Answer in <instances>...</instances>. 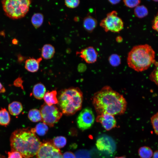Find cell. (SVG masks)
<instances>
[{"mask_svg": "<svg viewBox=\"0 0 158 158\" xmlns=\"http://www.w3.org/2000/svg\"><path fill=\"white\" fill-rule=\"evenodd\" d=\"M11 116L8 111L5 108L0 109V125L6 126L10 123Z\"/></svg>", "mask_w": 158, "mask_h": 158, "instance_id": "d6986e66", "label": "cell"}, {"mask_svg": "<svg viewBox=\"0 0 158 158\" xmlns=\"http://www.w3.org/2000/svg\"><path fill=\"white\" fill-rule=\"evenodd\" d=\"M36 155V158H62L59 149L48 142L42 143Z\"/></svg>", "mask_w": 158, "mask_h": 158, "instance_id": "ba28073f", "label": "cell"}, {"mask_svg": "<svg viewBox=\"0 0 158 158\" xmlns=\"http://www.w3.org/2000/svg\"><path fill=\"white\" fill-rule=\"evenodd\" d=\"M5 91V89L3 87L1 83L0 82V92H3Z\"/></svg>", "mask_w": 158, "mask_h": 158, "instance_id": "f35d334b", "label": "cell"}, {"mask_svg": "<svg viewBox=\"0 0 158 158\" xmlns=\"http://www.w3.org/2000/svg\"><path fill=\"white\" fill-rule=\"evenodd\" d=\"M108 1L112 4L115 5L119 3L120 0H108Z\"/></svg>", "mask_w": 158, "mask_h": 158, "instance_id": "d590c367", "label": "cell"}, {"mask_svg": "<svg viewBox=\"0 0 158 158\" xmlns=\"http://www.w3.org/2000/svg\"><path fill=\"white\" fill-rule=\"evenodd\" d=\"M42 59V58L41 57L37 59L30 58L27 59L25 63V68L30 72H36L39 69L40 63Z\"/></svg>", "mask_w": 158, "mask_h": 158, "instance_id": "4fadbf2b", "label": "cell"}, {"mask_svg": "<svg viewBox=\"0 0 158 158\" xmlns=\"http://www.w3.org/2000/svg\"><path fill=\"white\" fill-rule=\"evenodd\" d=\"M155 52L150 46L147 44L137 45L128 52L127 63L129 67L137 72H142L155 63Z\"/></svg>", "mask_w": 158, "mask_h": 158, "instance_id": "3957f363", "label": "cell"}, {"mask_svg": "<svg viewBox=\"0 0 158 158\" xmlns=\"http://www.w3.org/2000/svg\"><path fill=\"white\" fill-rule=\"evenodd\" d=\"M58 104L62 113L74 114L82 108L83 94L78 87H71L61 91L58 96Z\"/></svg>", "mask_w": 158, "mask_h": 158, "instance_id": "277c9868", "label": "cell"}, {"mask_svg": "<svg viewBox=\"0 0 158 158\" xmlns=\"http://www.w3.org/2000/svg\"><path fill=\"white\" fill-rule=\"evenodd\" d=\"M134 13L135 16L139 18L146 16L148 13L147 8L143 5L138 6L135 8Z\"/></svg>", "mask_w": 158, "mask_h": 158, "instance_id": "cb8c5ba5", "label": "cell"}, {"mask_svg": "<svg viewBox=\"0 0 158 158\" xmlns=\"http://www.w3.org/2000/svg\"><path fill=\"white\" fill-rule=\"evenodd\" d=\"M7 158H23L22 154L19 152L14 150H11L7 153Z\"/></svg>", "mask_w": 158, "mask_h": 158, "instance_id": "4dcf8cb0", "label": "cell"}, {"mask_svg": "<svg viewBox=\"0 0 158 158\" xmlns=\"http://www.w3.org/2000/svg\"><path fill=\"white\" fill-rule=\"evenodd\" d=\"M92 103L98 115H122L125 112L127 105L123 96L109 86H104L94 94Z\"/></svg>", "mask_w": 158, "mask_h": 158, "instance_id": "6da1fadb", "label": "cell"}, {"mask_svg": "<svg viewBox=\"0 0 158 158\" xmlns=\"http://www.w3.org/2000/svg\"><path fill=\"white\" fill-rule=\"evenodd\" d=\"M0 158H6L5 157L0 154Z\"/></svg>", "mask_w": 158, "mask_h": 158, "instance_id": "b9f144b4", "label": "cell"}, {"mask_svg": "<svg viewBox=\"0 0 158 158\" xmlns=\"http://www.w3.org/2000/svg\"><path fill=\"white\" fill-rule=\"evenodd\" d=\"M33 128L35 133L40 136L44 135L47 133L48 129L47 125L43 123H38Z\"/></svg>", "mask_w": 158, "mask_h": 158, "instance_id": "603a6c76", "label": "cell"}, {"mask_svg": "<svg viewBox=\"0 0 158 158\" xmlns=\"http://www.w3.org/2000/svg\"><path fill=\"white\" fill-rule=\"evenodd\" d=\"M62 156V158H75V154L71 152H67L64 153Z\"/></svg>", "mask_w": 158, "mask_h": 158, "instance_id": "d6a6232c", "label": "cell"}, {"mask_svg": "<svg viewBox=\"0 0 158 158\" xmlns=\"http://www.w3.org/2000/svg\"><path fill=\"white\" fill-rule=\"evenodd\" d=\"M23 108V105L21 102L17 101H13L8 105V111L12 115L16 116L21 113Z\"/></svg>", "mask_w": 158, "mask_h": 158, "instance_id": "e0dca14e", "label": "cell"}, {"mask_svg": "<svg viewBox=\"0 0 158 158\" xmlns=\"http://www.w3.org/2000/svg\"><path fill=\"white\" fill-rule=\"evenodd\" d=\"M138 153L140 158H151L153 152L150 147L143 146L139 149Z\"/></svg>", "mask_w": 158, "mask_h": 158, "instance_id": "7402d4cb", "label": "cell"}, {"mask_svg": "<svg viewBox=\"0 0 158 158\" xmlns=\"http://www.w3.org/2000/svg\"><path fill=\"white\" fill-rule=\"evenodd\" d=\"M43 123L50 127H53L62 115V113L55 105L49 106L45 103L40 109Z\"/></svg>", "mask_w": 158, "mask_h": 158, "instance_id": "52a82bcc", "label": "cell"}, {"mask_svg": "<svg viewBox=\"0 0 158 158\" xmlns=\"http://www.w3.org/2000/svg\"><path fill=\"white\" fill-rule=\"evenodd\" d=\"M46 89L44 85L41 83H38L34 86L32 94L34 97L38 99L43 98L46 93Z\"/></svg>", "mask_w": 158, "mask_h": 158, "instance_id": "2e32d148", "label": "cell"}, {"mask_svg": "<svg viewBox=\"0 0 158 158\" xmlns=\"http://www.w3.org/2000/svg\"><path fill=\"white\" fill-rule=\"evenodd\" d=\"M54 47L50 44H46L42 47L41 49V56L45 59L52 58L55 53Z\"/></svg>", "mask_w": 158, "mask_h": 158, "instance_id": "9a60e30c", "label": "cell"}, {"mask_svg": "<svg viewBox=\"0 0 158 158\" xmlns=\"http://www.w3.org/2000/svg\"><path fill=\"white\" fill-rule=\"evenodd\" d=\"M76 54L88 63H92L95 62L97 59L98 53L95 49L90 46L77 51Z\"/></svg>", "mask_w": 158, "mask_h": 158, "instance_id": "30bf717a", "label": "cell"}, {"mask_svg": "<svg viewBox=\"0 0 158 158\" xmlns=\"http://www.w3.org/2000/svg\"><path fill=\"white\" fill-rule=\"evenodd\" d=\"M100 26L105 32H118L123 29V23L118 16L116 11H113L107 13L100 23Z\"/></svg>", "mask_w": 158, "mask_h": 158, "instance_id": "8992f818", "label": "cell"}, {"mask_svg": "<svg viewBox=\"0 0 158 158\" xmlns=\"http://www.w3.org/2000/svg\"><path fill=\"white\" fill-rule=\"evenodd\" d=\"M122 40L123 39L122 37L120 36H117L116 38V42H121Z\"/></svg>", "mask_w": 158, "mask_h": 158, "instance_id": "74e56055", "label": "cell"}, {"mask_svg": "<svg viewBox=\"0 0 158 158\" xmlns=\"http://www.w3.org/2000/svg\"><path fill=\"white\" fill-rule=\"evenodd\" d=\"M11 150L19 152L24 158H30L36 155L42 143L33 128L16 129L10 138Z\"/></svg>", "mask_w": 158, "mask_h": 158, "instance_id": "7a4b0ae2", "label": "cell"}, {"mask_svg": "<svg viewBox=\"0 0 158 158\" xmlns=\"http://www.w3.org/2000/svg\"><path fill=\"white\" fill-rule=\"evenodd\" d=\"M108 60L110 64L114 67L119 66L121 63L120 56L118 54H111L109 56Z\"/></svg>", "mask_w": 158, "mask_h": 158, "instance_id": "484cf974", "label": "cell"}, {"mask_svg": "<svg viewBox=\"0 0 158 158\" xmlns=\"http://www.w3.org/2000/svg\"><path fill=\"white\" fill-rule=\"evenodd\" d=\"M96 145L98 149L101 151L112 153L115 149V145L112 140L107 136H103L98 139Z\"/></svg>", "mask_w": 158, "mask_h": 158, "instance_id": "7c38bea8", "label": "cell"}, {"mask_svg": "<svg viewBox=\"0 0 158 158\" xmlns=\"http://www.w3.org/2000/svg\"><path fill=\"white\" fill-rule=\"evenodd\" d=\"M65 5L68 7L74 8L77 7L80 3L79 0H66L64 1Z\"/></svg>", "mask_w": 158, "mask_h": 158, "instance_id": "f546056e", "label": "cell"}, {"mask_svg": "<svg viewBox=\"0 0 158 158\" xmlns=\"http://www.w3.org/2000/svg\"><path fill=\"white\" fill-rule=\"evenodd\" d=\"M12 43L13 44H16L18 43L17 40L16 39H14L12 40Z\"/></svg>", "mask_w": 158, "mask_h": 158, "instance_id": "ab89813d", "label": "cell"}, {"mask_svg": "<svg viewBox=\"0 0 158 158\" xmlns=\"http://www.w3.org/2000/svg\"><path fill=\"white\" fill-rule=\"evenodd\" d=\"M57 95V91L56 90L46 92L43 97L45 104L49 106L58 104Z\"/></svg>", "mask_w": 158, "mask_h": 158, "instance_id": "ac0fdd59", "label": "cell"}, {"mask_svg": "<svg viewBox=\"0 0 158 158\" xmlns=\"http://www.w3.org/2000/svg\"><path fill=\"white\" fill-rule=\"evenodd\" d=\"M115 158H126L124 156H122L121 157H116Z\"/></svg>", "mask_w": 158, "mask_h": 158, "instance_id": "60d3db41", "label": "cell"}, {"mask_svg": "<svg viewBox=\"0 0 158 158\" xmlns=\"http://www.w3.org/2000/svg\"><path fill=\"white\" fill-rule=\"evenodd\" d=\"M23 80L22 78L18 77L14 81L13 84L15 86L20 87L23 90L24 88L23 85Z\"/></svg>", "mask_w": 158, "mask_h": 158, "instance_id": "1f68e13d", "label": "cell"}, {"mask_svg": "<svg viewBox=\"0 0 158 158\" xmlns=\"http://www.w3.org/2000/svg\"><path fill=\"white\" fill-rule=\"evenodd\" d=\"M44 19V16L42 13H36L32 17L31 22L35 28L37 29L42 25Z\"/></svg>", "mask_w": 158, "mask_h": 158, "instance_id": "ffe728a7", "label": "cell"}, {"mask_svg": "<svg viewBox=\"0 0 158 158\" xmlns=\"http://www.w3.org/2000/svg\"><path fill=\"white\" fill-rule=\"evenodd\" d=\"M150 78L158 86V63H156L155 67L150 74Z\"/></svg>", "mask_w": 158, "mask_h": 158, "instance_id": "83f0119b", "label": "cell"}, {"mask_svg": "<svg viewBox=\"0 0 158 158\" xmlns=\"http://www.w3.org/2000/svg\"><path fill=\"white\" fill-rule=\"evenodd\" d=\"M152 157L153 158H158V150L153 152Z\"/></svg>", "mask_w": 158, "mask_h": 158, "instance_id": "8d00e7d4", "label": "cell"}, {"mask_svg": "<svg viewBox=\"0 0 158 158\" xmlns=\"http://www.w3.org/2000/svg\"><path fill=\"white\" fill-rule=\"evenodd\" d=\"M6 15L12 19L24 17L28 12L31 1L30 0H4L1 1Z\"/></svg>", "mask_w": 158, "mask_h": 158, "instance_id": "5b68a950", "label": "cell"}, {"mask_svg": "<svg viewBox=\"0 0 158 158\" xmlns=\"http://www.w3.org/2000/svg\"><path fill=\"white\" fill-rule=\"evenodd\" d=\"M123 1L126 6L130 8L136 7L140 2L139 0H124Z\"/></svg>", "mask_w": 158, "mask_h": 158, "instance_id": "f1b7e54d", "label": "cell"}, {"mask_svg": "<svg viewBox=\"0 0 158 158\" xmlns=\"http://www.w3.org/2000/svg\"><path fill=\"white\" fill-rule=\"evenodd\" d=\"M95 120V115L92 110L90 108H86L78 116L76 120L77 125L80 129L84 130L90 128Z\"/></svg>", "mask_w": 158, "mask_h": 158, "instance_id": "9c48e42d", "label": "cell"}, {"mask_svg": "<svg viewBox=\"0 0 158 158\" xmlns=\"http://www.w3.org/2000/svg\"><path fill=\"white\" fill-rule=\"evenodd\" d=\"M28 117L29 119L32 122H36L42 121V120L40 111L35 109H31L29 111Z\"/></svg>", "mask_w": 158, "mask_h": 158, "instance_id": "44dd1931", "label": "cell"}, {"mask_svg": "<svg viewBox=\"0 0 158 158\" xmlns=\"http://www.w3.org/2000/svg\"><path fill=\"white\" fill-rule=\"evenodd\" d=\"M85 66L83 64H80L78 66V70L79 72H82L84 71L85 69Z\"/></svg>", "mask_w": 158, "mask_h": 158, "instance_id": "e575fe53", "label": "cell"}, {"mask_svg": "<svg viewBox=\"0 0 158 158\" xmlns=\"http://www.w3.org/2000/svg\"><path fill=\"white\" fill-rule=\"evenodd\" d=\"M151 122L155 133L158 135V112L151 118Z\"/></svg>", "mask_w": 158, "mask_h": 158, "instance_id": "4316f807", "label": "cell"}, {"mask_svg": "<svg viewBox=\"0 0 158 158\" xmlns=\"http://www.w3.org/2000/svg\"><path fill=\"white\" fill-rule=\"evenodd\" d=\"M152 28L158 32V16L155 17L153 21Z\"/></svg>", "mask_w": 158, "mask_h": 158, "instance_id": "836d02e7", "label": "cell"}, {"mask_svg": "<svg viewBox=\"0 0 158 158\" xmlns=\"http://www.w3.org/2000/svg\"><path fill=\"white\" fill-rule=\"evenodd\" d=\"M66 138L63 136H57L53 140V144L59 149L63 147L66 145Z\"/></svg>", "mask_w": 158, "mask_h": 158, "instance_id": "d4e9b609", "label": "cell"}, {"mask_svg": "<svg viewBox=\"0 0 158 158\" xmlns=\"http://www.w3.org/2000/svg\"><path fill=\"white\" fill-rule=\"evenodd\" d=\"M96 121L100 123L107 130H109L116 126V122L114 116L108 114L98 115Z\"/></svg>", "mask_w": 158, "mask_h": 158, "instance_id": "8fae6325", "label": "cell"}, {"mask_svg": "<svg viewBox=\"0 0 158 158\" xmlns=\"http://www.w3.org/2000/svg\"><path fill=\"white\" fill-rule=\"evenodd\" d=\"M97 25L96 20L90 15L85 17L83 21L84 28L87 32H91L96 28Z\"/></svg>", "mask_w": 158, "mask_h": 158, "instance_id": "5bb4252c", "label": "cell"}]
</instances>
